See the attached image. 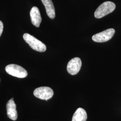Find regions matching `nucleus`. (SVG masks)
<instances>
[{
  "label": "nucleus",
  "instance_id": "nucleus-7",
  "mask_svg": "<svg viewBox=\"0 0 121 121\" xmlns=\"http://www.w3.org/2000/svg\"><path fill=\"white\" fill-rule=\"evenodd\" d=\"M13 99V98L9 99L7 103V114L10 119L15 121L17 119V113L16 110V105Z\"/></svg>",
  "mask_w": 121,
  "mask_h": 121
},
{
  "label": "nucleus",
  "instance_id": "nucleus-3",
  "mask_svg": "<svg viewBox=\"0 0 121 121\" xmlns=\"http://www.w3.org/2000/svg\"><path fill=\"white\" fill-rule=\"evenodd\" d=\"M5 71L9 74L17 78H24L27 76V72L22 66L15 64H10L5 67Z\"/></svg>",
  "mask_w": 121,
  "mask_h": 121
},
{
  "label": "nucleus",
  "instance_id": "nucleus-10",
  "mask_svg": "<svg viewBox=\"0 0 121 121\" xmlns=\"http://www.w3.org/2000/svg\"><path fill=\"white\" fill-rule=\"evenodd\" d=\"M87 114L86 111L81 108H78L73 114L72 121H86Z\"/></svg>",
  "mask_w": 121,
  "mask_h": 121
},
{
  "label": "nucleus",
  "instance_id": "nucleus-6",
  "mask_svg": "<svg viewBox=\"0 0 121 121\" xmlns=\"http://www.w3.org/2000/svg\"><path fill=\"white\" fill-rule=\"evenodd\" d=\"M82 62L78 57H74L69 60L67 65V70L71 75L78 73L81 69Z\"/></svg>",
  "mask_w": 121,
  "mask_h": 121
},
{
  "label": "nucleus",
  "instance_id": "nucleus-8",
  "mask_svg": "<svg viewBox=\"0 0 121 121\" xmlns=\"http://www.w3.org/2000/svg\"><path fill=\"white\" fill-rule=\"evenodd\" d=\"M30 14L32 24L37 27H39L42 21V18L39 9L36 6L33 7L30 10Z\"/></svg>",
  "mask_w": 121,
  "mask_h": 121
},
{
  "label": "nucleus",
  "instance_id": "nucleus-4",
  "mask_svg": "<svg viewBox=\"0 0 121 121\" xmlns=\"http://www.w3.org/2000/svg\"><path fill=\"white\" fill-rule=\"evenodd\" d=\"M114 33L115 30L113 28H109L93 35L92 37V39L95 42H105L111 39Z\"/></svg>",
  "mask_w": 121,
  "mask_h": 121
},
{
  "label": "nucleus",
  "instance_id": "nucleus-1",
  "mask_svg": "<svg viewBox=\"0 0 121 121\" xmlns=\"http://www.w3.org/2000/svg\"><path fill=\"white\" fill-rule=\"evenodd\" d=\"M23 38L30 48L35 51L39 52H43L46 51V45L33 36L28 33H25L23 35Z\"/></svg>",
  "mask_w": 121,
  "mask_h": 121
},
{
  "label": "nucleus",
  "instance_id": "nucleus-11",
  "mask_svg": "<svg viewBox=\"0 0 121 121\" xmlns=\"http://www.w3.org/2000/svg\"><path fill=\"white\" fill-rule=\"evenodd\" d=\"M3 30V24L2 22L0 21V36H1V35L2 33Z\"/></svg>",
  "mask_w": 121,
  "mask_h": 121
},
{
  "label": "nucleus",
  "instance_id": "nucleus-5",
  "mask_svg": "<svg viewBox=\"0 0 121 121\" xmlns=\"http://www.w3.org/2000/svg\"><path fill=\"white\" fill-rule=\"evenodd\" d=\"M53 94V90L48 86H41L37 88L33 92V94L36 97L46 101L51 99Z\"/></svg>",
  "mask_w": 121,
  "mask_h": 121
},
{
  "label": "nucleus",
  "instance_id": "nucleus-9",
  "mask_svg": "<svg viewBox=\"0 0 121 121\" xmlns=\"http://www.w3.org/2000/svg\"><path fill=\"white\" fill-rule=\"evenodd\" d=\"M46 9V13L49 17L54 19L55 17V11L52 0H41Z\"/></svg>",
  "mask_w": 121,
  "mask_h": 121
},
{
  "label": "nucleus",
  "instance_id": "nucleus-2",
  "mask_svg": "<svg viewBox=\"0 0 121 121\" xmlns=\"http://www.w3.org/2000/svg\"><path fill=\"white\" fill-rule=\"evenodd\" d=\"M116 8L115 4L111 1H105L100 4L94 13L95 18H100L112 13Z\"/></svg>",
  "mask_w": 121,
  "mask_h": 121
}]
</instances>
